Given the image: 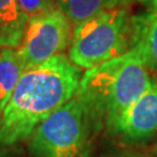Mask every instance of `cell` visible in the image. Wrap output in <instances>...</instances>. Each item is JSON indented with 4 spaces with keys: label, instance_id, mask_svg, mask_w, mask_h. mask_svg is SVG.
<instances>
[{
    "label": "cell",
    "instance_id": "8992f818",
    "mask_svg": "<svg viewBox=\"0 0 157 157\" xmlns=\"http://www.w3.org/2000/svg\"><path fill=\"white\" fill-rule=\"evenodd\" d=\"M108 133L129 144H140L157 134V78L109 127Z\"/></svg>",
    "mask_w": 157,
    "mask_h": 157
},
{
    "label": "cell",
    "instance_id": "5b68a950",
    "mask_svg": "<svg viewBox=\"0 0 157 157\" xmlns=\"http://www.w3.org/2000/svg\"><path fill=\"white\" fill-rule=\"evenodd\" d=\"M72 23L58 7L29 19L17 57L25 70L62 54L72 40Z\"/></svg>",
    "mask_w": 157,
    "mask_h": 157
},
{
    "label": "cell",
    "instance_id": "9c48e42d",
    "mask_svg": "<svg viewBox=\"0 0 157 157\" xmlns=\"http://www.w3.org/2000/svg\"><path fill=\"white\" fill-rule=\"evenodd\" d=\"M22 64L17 57V49L1 48L0 50V117L11 99L22 76Z\"/></svg>",
    "mask_w": 157,
    "mask_h": 157
},
{
    "label": "cell",
    "instance_id": "30bf717a",
    "mask_svg": "<svg viewBox=\"0 0 157 157\" xmlns=\"http://www.w3.org/2000/svg\"><path fill=\"white\" fill-rule=\"evenodd\" d=\"M112 1L113 0H56V4L73 26H78L102 11L111 8Z\"/></svg>",
    "mask_w": 157,
    "mask_h": 157
},
{
    "label": "cell",
    "instance_id": "8fae6325",
    "mask_svg": "<svg viewBox=\"0 0 157 157\" xmlns=\"http://www.w3.org/2000/svg\"><path fill=\"white\" fill-rule=\"evenodd\" d=\"M19 2L29 19L57 7L56 0H19Z\"/></svg>",
    "mask_w": 157,
    "mask_h": 157
},
{
    "label": "cell",
    "instance_id": "7a4b0ae2",
    "mask_svg": "<svg viewBox=\"0 0 157 157\" xmlns=\"http://www.w3.org/2000/svg\"><path fill=\"white\" fill-rule=\"evenodd\" d=\"M152 79L140 49L132 47L122 55L86 70L77 94L94 107L107 128L150 87Z\"/></svg>",
    "mask_w": 157,
    "mask_h": 157
},
{
    "label": "cell",
    "instance_id": "3957f363",
    "mask_svg": "<svg viewBox=\"0 0 157 157\" xmlns=\"http://www.w3.org/2000/svg\"><path fill=\"white\" fill-rule=\"evenodd\" d=\"M104 124L84 97L72 99L50 114L29 137L30 157H86L91 142Z\"/></svg>",
    "mask_w": 157,
    "mask_h": 157
},
{
    "label": "cell",
    "instance_id": "6da1fadb",
    "mask_svg": "<svg viewBox=\"0 0 157 157\" xmlns=\"http://www.w3.org/2000/svg\"><path fill=\"white\" fill-rule=\"evenodd\" d=\"M82 76L64 54L25 70L0 117V147L29 140L40 124L77 94Z\"/></svg>",
    "mask_w": 157,
    "mask_h": 157
},
{
    "label": "cell",
    "instance_id": "277c9868",
    "mask_svg": "<svg viewBox=\"0 0 157 157\" xmlns=\"http://www.w3.org/2000/svg\"><path fill=\"white\" fill-rule=\"evenodd\" d=\"M132 48V15L124 6L107 8L75 26L69 59L89 70L127 52Z\"/></svg>",
    "mask_w": 157,
    "mask_h": 157
},
{
    "label": "cell",
    "instance_id": "ba28073f",
    "mask_svg": "<svg viewBox=\"0 0 157 157\" xmlns=\"http://www.w3.org/2000/svg\"><path fill=\"white\" fill-rule=\"evenodd\" d=\"M28 21L19 0H0V48H19Z\"/></svg>",
    "mask_w": 157,
    "mask_h": 157
},
{
    "label": "cell",
    "instance_id": "4fadbf2b",
    "mask_svg": "<svg viewBox=\"0 0 157 157\" xmlns=\"http://www.w3.org/2000/svg\"><path fill=\"white\" fill-rule=\"evenodd\" d=\"M0 157H22V155L17 149L4 148L2 150H0Z\"/></svg>",
    "mask_w": 157,
    "mask_h": 157
},
{
    "label": "cell",
    "instance_id": "52a82bcc",
    "mask_svg": "<svg viewBox=\"0 0 157 157\" xmlns=\"http://www.w3.org/2000/svg\"><path fill=\"white\" fill-rule=\"evenodd\" d=\"M140 14L132 15V47L139 48L149 70L157 72V0Z\"/></svg>",
    "mask_w": 157,
    "mask_h": 157
},
{
    "label": "cell",
    "instance_id": "5bb4252c",
    "mask_svg": "<svg viewBox=\"0 0 157 157\" xmlns=\"http://www.w3.org/2000/svg\"><path fill=\"white\" fill-rule=\"evenodd\" d=\"M154 152H155V155L157 156V140H156V143H155V146H154Z\"/></svg>",
    "mask_w": 157,
    "mask_h": 157
},
{
    "label": "cell",
    "instance_id": "7c38bea8",
    "mask_svg": "<svg viewBox=\"0 0 157 157\" xmlns=\"http://www.w3.org/2000/svg\"><path fill=\"white\" fill-rule=\"evenodd\" d=\"M150 0H113L112 1V7L115 6H124L128 7L132 4H136V2H141V4H147Z\"/></svg>",
    "mask_w": 157,
    "mask_h": 157
}]
</instances>
